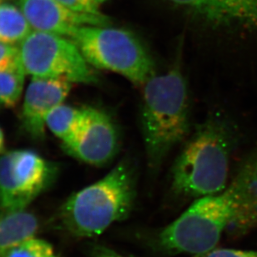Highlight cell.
<instances>
[{"mask_svg":"<svg viewBox=\"0 0 257 257\" xmlns=\"http://www.w3.org/2000/svg\"><path fill=\"white\" fill-rule=\"evenodd\" d=\"M141 126L149 168L156 172L168 154L186 138L190 128L188 87L175 66L144 84Z\"/></svg>","mask_w":257,"mask_h":257,"instance_id":"2","label":"cell"},{"mask_svg":"<svg viewBox=\"0 0 257 257\" xmlns=\"http://www.w3.org/2000/svg\"><path fill=\"white\" fill-rule=\"evenodd\" d=\"M38 230L37 217L26 210L0 217V255L18 242L35 236Z\"/></svg>","mask_w":257,"mask_h":257,"instance_id":"13","label":"cell"},{"mask_svg":"<svg viewBox=\"0 0 257 257\" xmlns=\"http://www.w3.org/2000/svg\"><path fill=\"white\" fill-rule=\"evenodd\" d=\"M32 31L20 8L10 3L0 2V43L20 45Z\"/></svg>","mask_w":257,"mask_h":257,"instance_id":"14","label":"cell"},{"mask_svg":"<svg viewBox=\"0 0 257 257\" xmlns=\"http://www.w3.org/2000/svg\"><path fill=\"white\" fill-rule=\"evenodd\" d=\"M237 141V130L230 119L219 114L208 117L174 164L172 191L189 198L222 192L228 186L230 160Z\"/></svg>","mask_w":257,"mask_h":257,"instance_id":"1","label":"cell"},{"mask_svg":"<svg viewBox=\"0 0 257 257\" xmlns=\"http://www.w3.org/2000/svg\"><path fill=\"white\" fill-rule=\"evenodd\" d=\"M5 134L3 132L2 128H0V154L5 152Z\"/></svg>","mask_w":257,"mask_h":257,"instance_id":"22","label":"cell"},{"mask_svg":"<svg viewBox=\"0 0 257 257\" xmlns=\"http://www.w3.org/2000/svg\"><path fill=\"white\" fill-rule=\"evenodd\" d=\"M19 64V47L0 43V70Z\"/></svg>","mask_w":257,"mask_h":257,"instance_id":"19","label":"cell"},{"mask_svg":"<svg viewBox=\"0 0 257 257\" xmlns=\"http://www.w3.org/2000/svg\"><path fill=\"white\" fill-rule=\"evenodd\" d=\"M191 257H257V250H242L229 248H215L208 252Z\"/></svg>","mask_w":257,"mask_h":257,"instance_id":"20","label":"cell"},{"mask_svg":"<svg viewBox=\"0 0 257 257\" xmlns=\"http://www.w3.org/2000/svg\"><path fill=\"white\" fill-rule=\"evenodd\" d=\"M206 22L257 37V0H169Z\"/></svg>","mask_w":257,"mask_h":257,"instance_id":"11","label":"cell"},{"mask_svg":"<svg viewBox=\"0 0 257 257\" xmlns=\"http://www.w3.org/2000/svg\"><path fill=\"white\" fill-rule=\"evenodd\" d=\"M56 1L73 12L79 13L83 15H104L99 10V6H98L93 0H56Z\"/></svg>","mask_w":257,"mask_h":257,"instance_id":"18","label":"cell"},{"mask_svg":"<svg viewBox=\"0 0 257 257\" xmlns=\"http://www.w3.org/2000/svg\"><path fill=\"white\" fill-rule=\"evenodd\" d=\"M86 114V107L61 104L50 112L46 119V127L63 143L69 141L81 126Z\"/></svg>","mask_w":257,"mask_h":257,"instance_id":"15","label":"cell"},{"mask_svg":"<svg viewBox=\"0 0 257 257\" xmlns=\"http://www.w3.org/2000/svg\"><path fill=\"white\" fill-rule=\"evenodd\" d=\"M0 257H60L50 243L32 236L18 242L3 252Z\"/></svg>","mask_w":257,"mask_h":257,"instance_id":"17","label":"cell"},{"mask_svg":"<svg viewBox=\"0 0 257 257\" xmlns=\"http://www.w3.org/2000/svg\"><path fill=\"white\" fill-rule=\"evenodd\" d=\"M32 29L70 39L78 28L84 25H109L104 15H83L73 12L56 0H15Z\"/></svg>","mask_w":257,"mask_h":257,"instance_id":"10","label":"cell"},{"mask_svg":"<svg viewBox=\"0 0 257 257\" xmlns=\"http://www.w3.org/2000/svg\"><path fill=\"white\" fill-rule=\"evenodd\" d=\"M230 183L235 208L227 230L231 235H242L257 227V151L243 161Z\"/></svg>","mask_w":257,"mask_h":257,"instance_id":"12","label":"cell"},{"mask_svg":"<svg viewBox=\"0 0 257 257\" xmlns=\"http://www.w3.org/2000/svg\"><path fill=\"white\" fill-rule=\"evenodd\" d=\"M119 147V131L114 119L107 112L94 107H86L81 126L62 146L69 156L94 166L111 162Z\"/></svg>","mask_w":257,"mask_h":257,"instance_id":"8","label":"cell"},{"mask_svg":"<svg viewBox=\"0 0 257 257\" xmlns=\"http://www.w3.org/2000/svg\"><path fill=\"white\" fill-rule=\"evenodd\" d=\"M91 257H124L115 252L114 250H110L109 248L104 246H98L94 248V251L92 253Z\"/></svg>","mask_w":257,"mask_h":257,"instance_id":"21","label":"cell"},{"mask_svg":"<svg viewBox=\"0 0 257 257\" xmlns=\"http://www.w3.org/2000/svg\"><path fill=\"white\" fill-rule=\"evenodd\" d=\"M98 6L100 7V5H103L104 2H106L107 0H93Z\"/></svg>","mask_w":257,"mask_h":257,"instance_id":"23","label":"cell"},{"mask_svg":"<svg viewBox=\"0 0 257 257\" xmlns=\"http://www.w3.org/2000/svg\"><path fill=\"white\" fill-rule=\"evenodd\" d=\"M235 208V191L231 183L222 192L198 198L159 234L160 247L168 253L192 255L215 249L230 225Z\"/></svg>","mask_w":257,"mask_h":257,"instance_id":"4","label":"cell"},{"mask_svg":"<svg viewBox=\"0 0 257 257\" xmlns=\"http://www.w3.org/2000/svg\"><path fill=\"white\" fill-rule=\"evenodd\" d=\"M18 47L19 63L26 75L64 79L72 84L98 81L91 66L69 38L33 30Z\"/></svg>","mask_w":257,"mask_h":257,"instance_id":"6","label":"cell"},{"mask_svg":"<svg viewBox=\"0 0 257 257\" xmlns=\"http://www.w3.org/2000/svg\"><path fill=\"white\" fill-rule=\"evenodd\" d=\"M57 165L35 151L16 150L0 156V217L26 210L57 176Z\"/></svg>","mask_w":257,"mask_h":257,"instance_id":"7","label":"cell"},{"mask_svg":"<svg viewBox=\"0 0 257 257\" xmlns=\"http://www.w3.org/2000/svg\"><path fill=\"white\" fill-rule=\"evenodd\" d=\"M26 74L20 65L0 70V105L14 108L22 95Z\"/></svg>","mask_w":257,"mask_h":257,"instance_id":"16","label":"cell"},{"mask_svg":"<svg viewBox=\"0 0 257 257\" xmlns=\"http://www.w3.org/2000/svg\"><path fill=\"white\" fill-rule=\"evenodd\" d=\"M70 40L91 67L114 72L142 87L156 74L155 64L141 41L127 30L109 25H84Z\"/></svg>","mask_w":257,"mask_h":257,"instance_id":"5","label":"cell"},{"mask_svg":"<svg viewBox=\"0 0 257 257\" xmlns=\"http://www.w3.org/2000/svg\"><path fill=\"white\" fill-rule=\"evenodd\" d=\"M71 88V82L66 79L32 77L20 114L23 128L31 138H45L48 115L63 104Z\"/></svg>","mask_w":257,"mask_h":257,"instance_id":"9","label":"cell"},{"mask_svg":"<svg viewBox=\"0 0 257 257\" xmlns=\"http://www.w3.org/2000/svg\"><path fill=\"white\" fill-rule=\"evenodd\" d=\"M132 164L122 161L104 178L74 193L60 210V223L75 237L101 235L130 215L136 195Z\"/></svg>","mask_w":257,"mask_h":257,"instance_id":"3","label":"cell"}]
</instances>
